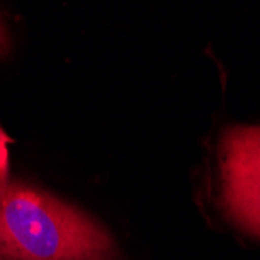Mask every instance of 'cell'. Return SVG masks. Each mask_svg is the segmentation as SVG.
Listing matches in <instances>:
<instances>
[{
	"label": "cell",
	"instance_id": "2",
	"mask_svg": "<svg viewBox=\"0 0 260 260\" xmlns=\"http://www.w3.org/2000/svg\"><path fill=\"white\" fill-rule=\"evenodd\" d=\"M220 159L229 217L260 237V126L231 128L223 139Z\"/></svg>",
	"mask_w": 260,
	"mask_h": 260
},
{
	"label": "cell",
	"instance_id": "1",
	"mask_svg": "<svg viewBox=\"0 0 260 260\" xmlns=\"http://www.w3.org/2000/svg\"><path fill=\"white\" fill-rule=\"evenodd\" d=\"M111 235L77 207L13 182L0 192V260H117Z\"/></svg>",
	"mask_w": 260,
	"mask_h": 260
},
{
	"label": "cell",
	"instance_id": "3",
	"mask_svg": "<svg viewBox=\"0 0 260 260\" xmlns=\"http://www.w3.org/2000/svg\"><path fill=\"white\" fill-rule=\"evenodd\" d=\"M8 47V36H7V31H5V27L2 20H0V55H2Z\"/></svg>",
	"mask_w": 260,
	"mask_h": 260
}]
</instances>
